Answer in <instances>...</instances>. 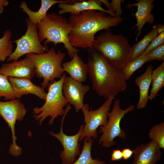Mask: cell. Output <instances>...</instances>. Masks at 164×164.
I'll list each match as a JSON object with an SVG mask.
<instances>
[{
    "label": "cell",
    "instance_id": "obj_1",
    "mask_svg": "<svg viewBox=\"0 0 164 164\" xmlns=\"http://www.w3.org/2000/svg\"><path fill=\"white\" fill-rule=\"evenodd\" d=\"M88 73L92 89L107 99L126 90L128 84L121 71L113 66L98 51L87 49Z\"/></svg>",
    "mask_w": 164,
    "mask_h": 164
},
{
    "label": "cell",
    "instance_id": "obj_2",
    "mask_svg": "<svg viewBox=\"0 0 164 164\" xmlns=\"http://www.w3.org/2000/svg\"><path fill=\"white\" fill-rule=\"evenodd\" d=\"M106 13L90 10L78 15H70L68 21L71 27L69 36L71 45L76 48H92L97 32L109 30L110 27L117 26L123 21L121 17L107 15Z\"/></svg>",
    "mask_w": 164,
    "mask_h": 164
},
{
    "label": "cell",
    "instance_id": "obj_3",
    "mask_svg": "<svg viewBox=\"0 0 164 164\" xmlns=\"http://www.w3.org/2000/svg\"><path fill=\"white\" fill-rule=\"evenodd\" d=\"M110 29L97 35L92 48L100 52L114 67L121 70L129 61L132 47L122 34H114Z\"/></svg>",
    "mask_w": 164,
    "mask_h": 164
},
{
    "label": "cell",
    "instance_id": "obj_4",
    "mask_svg": "<svg viewBox=\"0 0 164 164\" xmlns=\"http://www.w3.org/2000/svg\"><path fill=\"white\" fill-rule=\"evenodd\" d=\"M38 36L40 43L46 39L44 46L50 43L63 44L68 55L72 59L74 54L78 53L79 49L70 44L69 39L71 27L68 20L60 15L55 12L47 13L45 18L36 25Z\"/></svg>",
    "mask_w": 164,
    "mask_h": 164
},
{
    "label": "cell",
    "instance_id": "obj_5",
    "mask_svg": "<svg viewBox=\"0 0 164 164\" xmlns=\"http://www.w3.org/2000/svg\"><path fill=\"white\" fill-rule=\"evenodd\" d=\"M66 74V72L64 73L59 80L49 84L44 104L40 108L36 107L33 109V117L39 125L41 126L48 117L50 118L49 124L52 125L56 118L63 115L66 112L67 108L65 110L63 108L68 103L63 95L62 90Z\"/></svg>",
    "mask_w": 164,
    "mask_h": 164
},
{
    "label": "cell",
    "instance_id": "obj_6",
    "mask_svg": "<svg viewBox=\"0 0 164 164\" xmlns=\"http://www.w3.org/2000/svg\"><path fill=\"white\" fill-rule=\"evenodd\" d=\"M26 56L33 63L35 75L39 78L43 79L40 85L44 89L55 79L61 78L64 73L62 64L65 54L59 51L57 53L53 47L43 54L29 53Z\"/></svg>",
    "mask_w": 164,
    "mask_h": 164
},
{
    "label": "cell",
    "instance_id": "obj_7",
    "mask_svg": "<svg viewBox=\"0 0 164 164\" xmlns=\"http://www.w3.org/2000/svg\"><path fill=\"white\" fill-rule=\"evenodd\" d=\"M120 102L119 99L115 100L112 110L108 114L107 124L100 127L99 132L102 134L99 139V143L106 148L115 144L114 140L116 137L124 139L126 136L125 132L120 127L121 121L126 114L134 109L135 106L131 105L123 109L121 108Z\"/></svg>",
    "mask_w": 164,
    "mask_h": 164
},
{
    "label": "cell",
    "instance_id": "obj_8",
    "mask_svg": "<svg viewBox=\"0 0 164 164\" xmlns=\"http://www.w3.org/2000/svg\"><path fill=\"white\" fill-rule=\"evenodd\" d=\"M115 98V97L110 96L100 108L94 110L91 108L90 110L87 104H84L80 110L84 114L85 125L79 141L84 138L89 141L91 137L95 138L97 137L98 132H97V129L100 126H104L107 124L108 114Z\"/></svg>",
    "mask_w": 164,
    "mask_h": 164
},
{
    "label": "cell",
    "instance_id": "obj_9",
    "mask_svg": "<svg viewBox=\"0 0 164 164\" xmlns=\"http://www.w3.org/2000/svg\"><path fill=\"white\" fill-rule=\"evenodd\" d=\"M27 29L24 35L12 41L16 46L14 51L7 59V61H17L22 56L29 53L40 54L48 52V46L43 45L37 34L36 25L33 24L28 18L26 19Z\"/></svg>",
    "mask_w": 164,
    "mask_h": 164
},
{
    "label": "cell",
    "instance_id": "obj_10",
    "mask_svg": "<svg viewBox=\"0 0 164 164\" xmlns=\"http://www.w3.org/2000/svg\"><path fill=\"white\" fill-rule=\"evenodd\" d=\"M27 111L24 104L19 98L7 101H0V116L7 123L12 133V142L10 145L9 152L13 156L20 155L22 150V148L18 146L16 143L17 137L15 132L16 122L17 121H22Z\"/></svg>",
    "mask_w": 164,
    "mask_h": 164
},
{
    "label": "cell",
    "instance_id": "obj_11",
    "mask_svg": "<svg viewBox=\"0 0 164 164\" xmlns=\"http://www.w3.org/2000/svg\"><path fill=\"white\" fill-rule=\"evenodd\" d=\"M70 108L67 107V111L63 116L61 120L60 131L58 133H55L50 132L51 135L57 139L61 142L63 150L60 154V157L63 164H72L76 161V156L80 155V144L79 143V139L82 135L84 125H81L78 132L74 135H68L64 133L63 130V125L65 117Z\"/></svg>",
    "mask_w": 164,
    "mask_h": 164
},
{
    "label": "cell",
    "instance_id": "obj_12",
    "mask_svg": "<svg viewBox=\"0 0 164 164\" xmlns=\"http://www.w3.org/2000/svg\"><path fill=\"white\" fill-rule=\"evenodd\" d=\"M88 85L66 76L62 86L63 95L69 104L74 107L76 113L81 109L84 105L85 95L90 90Z\"/></svg>",
    "mask_w": 164,
    "mask_h": 164
},
{
    "label": "cell",
    "instance_id": "obj_13",
    "mask_svg": "<svg viewBox=\"0 0 164 164\" xmlns=\"http://www.w3.org/2000/svg\"><path fill=\"white\" fill-rule=\"evenodd\" d=\"M0 73L7 77L31 80L35 75L33 63L26 56L23 59L2 64Z\"/></svg>",
    "mask_w": 164,
    "mask_h": 164
},
{
    "label": "cell",
    "instance_id": "obj_14",
    "mask_svg": "<svg viewBox=\"0 0 164 164\" xmlns=\"http://www.w3.org/2000/svg\"><path fill=\"white\" fill-rule=\"evenodd\" d=\"M133 150L134 161L132 164H155L161 156L160 148L152 140L145 145L137 146Z\"/></svg>",
    "mask_w": 164,
    "mask_h": 164
},
{
    "label": "cell",
    "instance_id": "obj_15",
    "mask_svg": "<svg viewBox=\"0 0 164 164\" xmlns=\"http://www.w3.org/2000/svg\"><path fill=\"white\" fill-rule=\"evenodd\" d=\"M13 90L16 94L18 98L23 96L31 94L38 97L40 99L45 100L47 93L42 87L34 84L31 80L8 77Z\"/></svg>",
    "mask_w": 164,
    "mask_h": 164
},
{
    "label": "cell",
    "instance_id": "obj_16",
    "mask_svg": "<svg viewBox=\"0 0 164 164\" xmlns=\"http://www.w3.org/2000/svg\"><path fill=\"white\" fill-rule=\"evenodd\" d=\"M100 0H78L73 4L60 3L58 7L60 9L58 12L59 15L70 13V15H78L85 10H94L104 12L110 15V13L102 7Z\"/></svg>",
    "mask_w": 164,
    "mask_h": 164
},
{
    "label": "cell",
    "instance_id": "obj_17",
    "mask_svg": "<svg viewBox=\"0 0 164 164\" xmlns=\"http://www.w3.org/2000/svg\"><path fill=\"white\" fill-rule=\"evenodd\" d=\"M154 0H138L137 2L128 4L129 7L133 6L137 7V10L135 13L137 23L135 26L137 27L136 32H138L135 38L137 40L140 35L143 27L145 23L152 24L154 21L153 15L151 13L154 7Z\"/></svg>",
    "mask_w": 164,
    "mask_h": 164
},
{
    "label": "cell",
    "instance_id": "obj_18",
    "mask_svg": "<svg viewBox=\"0 0 164 164\" xmlns=\"http://www.w3.org/2000/svg\"><path fill=\"white\" fill-rule=\"evenodd\" d=\"M77 1L78 0H41L40 8L36 12L33 11L29 8L26 1L21 2L19 7L28 16V18L32 22L36 25L45 18L47 14V11L54 4L62 3L71 4Z\"/></svg>",
    "mask_w": 164,
    "mask_h": 164
},
{
    "label": "cell",
    "instance_id": "obj_19",
    "mask_svg": "<svg viewBox=\"0 0 164 164\" xmlns=\"http://www.w3.org/2000/svg\"><path fill=\"white\" fill-rule=\"evenodd\" d=\"M62 67L64 71L72 79L81 83L86 81L88 74L87 65L83 61L77 52L74 54L71 60L62 63Z\"/></svg>",
    "mask_w": 164,
    "mask_h": 164
},
{
    "label": "cell",
    "instance_id": "obj_20",
    "mask_svg": "<svg viewBox=\"0 0 164 164\" xmlns=\"http://www.w3.org/2000/svg\"><path fill=\"white\" fill-rule=\"evenodd\" d=\"M153 66L149 65L145 72L136 79L135 83L139 90V97L137 105V109H142L146 106L149 99V91L151 83V75Z\"/></svg>",
    "mask_w": 164,
    "mask_h": 164
},
{
    "label": "cell",
    "instance_id": "obj_21",
    "mask_svg": "<svg viewBox=\"0 0 164 164\" xmlns=\"http://www.w3.org/2000/svg\"><path fill=\"white\" fill-rule=\"evenodd\" d=\"M152 87L149 99L152 100L156 97L159 91L164 86V61L155 69L151 75Z\"/></svg>",
    "mask_w": 164,
    "mask_h": 164
},
{
    "label": "cell",
    "instance_id": "obj_22",
    "mask_svg": "<svg viewBox=\"0 0 164 164\" xmlns=\"http://www.w3.org/2000/svg\"><path fill=\"white\" fill-rule=\"evenodd\" d=\"M158 34L157 26L155 25L152 29L146 34L141 40L132 46V54L128 62L132 60L141 55L150 42Z\"/></svg>",
    "mask_w": 164,
    "mask_h": 164
},
{
    "label": "cell",
    "instance_id": "obj_23",
    "mask_svg": "<svg viewBox=\"0 0 164 164\" xmlns=\"http://www.w3.org/2000/svg\"><path fill=\"white\" fill-rule=\"evenodd\" d=\"M93 141L91 138L87 141L84 138L83 149L78 159L72 164H104L105 162L99 159H93L91 155V148Z\"/></svg>",
    "mask_w": 164,
    "mask_h": 164
},
{
    "label": "cell",
    "instance_id": "obj_24",
    "mask_svg": "<svg viewBox=\"0 0 164 164\" xmlns=\"http://www.w3.org/2000/svg\"><path fill=\"white\" fill-rule=\"evenodd\" d=\"M12 36L11 31L6 29L3 32V36L0 38V63L12 53L13 46L11 40Z\"/></svg>",
    "mask_w": 164,
    "mask_h": 164
},
{
    "label": "cell",
    "instance_id": "obj_25",
    "mask_svg": "<svg viewBox=\"0 0 164 164\" xmlns=\"http://www.w3.org/2000/svg\"><path fill=\"white\" fill-rule=\"evenodd\" d=\"M149 62L146 55L140 56L128 62L121 70L125 79L127 80L133 74L146 63Z\"/></svg>",
    "mask_w": 164,
    "mask_h": 164
},
{
    "label": "cell",
    "instance_id": "obj_26",
    "mask_svg": "<svg viewBox=\"0 0 164 164\" xmlns=\"http://www.w3.org/2000/svg\"><path fill=\"white\" fill-rule=\"evenodd\" d=\"M4 97L5 100L18 98L9 82L7 77L0 73V98Z\"/></svg>",
    "mask_w": 164,
    "mask_h": 164
},
{
    "label": "cell",
    "instance_id": "obj_27",
    "mask_svg": "<svg viewBox=\"0 0 164 164\" xmlns=\"http://www.w3.org/2000/svg\"><path fill=\"white\" fill-rule=\"evenodd\" d=\"M151 140L164 149V122H162L153 126L149 133Z\"/></svg>",
    "mask_w": 164,
    "mask_h": 164
},
{
    "label": "cell",
    "instance_id": "obj_28",
    "mask_svg": "<svg viewBox=\"0 0 164 164\" xmlns=\"http://www.w3.org/2000/svg\"><path fill=\"white\" fill-rule=\"evenodd\" d=\"M100 1L108 9V10L110 13L111 16L117 17H121L122 13L121 4L124 0H113L111 2L106 0Z\"/></svg>",
    "mask_w": 164,
    "mask_h": 164
},
{
    "label": "cell",
    "instance_id": "obj_29",
    "mask_svg": "<svg viewBox=\"0 0 164 164\" xmlns=\"http://www.w3.org/2000/svg\"><path fill=\"white\" fill-rule=\"evenodd\" d=\"M145 55L149 62L154 60L164 61V43L152 50Z\"/></svg>",
    "mask_w": 164,
    "mask_h": 164
},
{
    "label": "cell",
    "instance_id": "obj_30",
    "mask_svg": "<svg viewBox=\"0 0 164 164\" xmlns=\"http://www.w3.org/2000/svg\"><path fill=\"white\" fill-rule=\"evenodd\" d=\"M164 43V31L158 34L150 43L142 54L140 56L145 55L153 49Z\"/></svg>",
    "mask_w": 164,
    "mask_h": 164
},
{
    "label": "cell",
    "instance_id": "obj_31",
    "mask_svg": "<svg viewBox=\"0 0 164 164\" xmlns=\"http://www.w3.org/2000/svg\"><path fill=\"white\" fill-rule=\"evenodd\" d=\"M123 158L120 149H114L111 155V160L112 161H118Z\"/></svg>",
    "mask_w": 164,
    "mask_h": 164
},
{
    "label": "cell",
    "instance_id": "obj_32",
    "mask_svg": "<svg viewBox=\"0 0 164 164\" xmlns=\"http://www.w3.org/2000/svg\"><path fill=\"white\" fill-rule=\"evenodd\" d=\"M123 159L125 160H127L130 158L133 154V150L129 148L124 149L121 151Z\"/></svg>",
    "mask_w": 164,
    "mask_h": 164
},
{
    "label": "cell",
    "instance_id": "obj_33",
    "mask_svg": "<svg viewBox=\"0 0 164 164\" xmlns=\"http://www.w3.org/2000/svg\"><path fill=\"white\" fill-rule=\"evenodd\" d=\"M9 3L7 0H0V14L3 13L4 11V7L7 6Z\"/></svg>",
    "mask_w": 164,
    "mask_h": 164
},
{
    "label": "cell",
    "instance_id": "obj_34",
    "mask_svg": "<svg viewBox=\"0 0 164 164\" xmlns=\"http://www.w3.org/2000/svg\"><path fill=\"white\" fill-rule=\"evenodd\" d=\"M157 29L158 34H159L163 31H164L163 24L162 25H159L157 26Z\"/></svg>",
    "mask_w": 164,
    "mask_h": 164
},
{
    "label": "cell",
    "instance_id": "obj_35",
    "mask_svg": "<svg viewBox=\"0 0 164 164\" xmlns=\"http://www.w3.org/2000/svg\"></svg>",
    "mask_w": 164,
    "mask_h": 164
}]
</instances>
